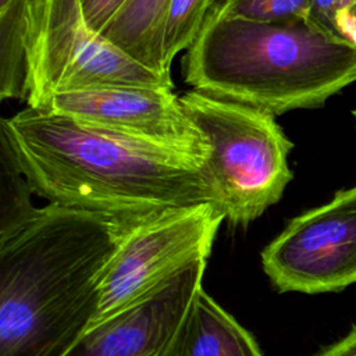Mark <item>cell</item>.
<instances>
[{
  "label": "cell",
  "instance_id": "obj_1",
  "mask_svg": "<svg viewBox=\"0 0 356 356\" xmlns=\"http://www.w3.org/2000/svg\"><path fill=\"white\" fill-rule=\"evenodd\" d=\"M0 129L35 193L49 203L124 220L216 204L207 163L32 107L3 118Z\"/></svg>",
  "mask_w": 356,
  "mask_h": 356
},
{
  "label": "cell",
  "instance_id": "obj_2",
  "mask_svg": "<svg viewBox=\"0 0 356 356\" xmlns=\"http://www.w3.org/2000/svg\"><path fill=\"white\" fill-rule=\"evenodd\" d=\"M142 220L49 203L0 239V356H64L90 328L111 260Z\"/></svg>",
  "mask_w": 356,
  "mask_h": 356
},
{
  "label": "cell",
  "instance_id": "obj_3",
  "mask_svg": "<svg viewBox=\"0 0 356 356\" xmlns=\"http://www.w3.org/2000/svg\"><path fill=\"white\" fill-rule=\"evenodd\" d=\"M188 85L274 117L318 108L356 82V46L337 42L306 19H206L186 49Z\"/></svg>",
  "mask_w": 356,
  "mask_h": 356
},
{
  "label": "cell",
  "instance_id": "obj_4",
  "mask_svg": "<svg viewBox=\"0 0 356 356\" xmlns=\"http://www.w3.org/2000/svg\"><path fill=\"white\" fill-rule=\"evenodd\" d=\"M179 99L210 143L216 206L229 224L248 225L282 197L293 143L270 113L195 89Z\"/></svg>",
  "mask_w": 356,
  "mask_h": 356
},
{
  "label": "cell",
  "instance_id": "obj_5",
  "mask_svg": "<svg viewBox=\"0 0 356 356\" xmlns=\"http://www.w3.org/2000/svg\"><path fill=\"white\" fill-rule=\"evenodd\" d=\"M28 107L64 92L103 86H170L171 75L145 67L93 31L81 0H31Z\"/></svg>",
  "mask_w": 356,
  "mask_h": 356
},
{
  "label": "cell",
  "instance_id": "obj_6",
  "mask_svg": "<svg viewBox=\"0 0 356 356\" xmlns=\"http://www.w3.org/2000/svg\"><path fill=\"white\" fill-rule=\"evenodd\" d=\"M224 220L216 204L202 203L136 222L111 260L90 327L138 302L196 260L209 259Z\"/></svg>",
  "mask_w": 356,
  "mask_h": 356
},
{
  "label": "cell",
  "instance_id": "obj_7",
  "mask_svg": "<svg viewBox=\"0 0 356 356\" xmlns=\"http://www.w3.org/2000/svg\"><path fill=\"white\" fill-rule=\"evenodd\" d=\"M278 292H339L356 282V185L293 217L261 250Z\"/></svg>",
  "mask_w": 356,
  "mask_h": 356
},
{
  "label": "cell",
  "instance_id": "obj_8",
  "mask_svg": "<svg viewBox=\"0 0 356 356\" xmlns=\"http://www.w3.org/2000/svg\"><path fill=\"white\" fill-rule=\"evenodd\" d=\"M143 145L209 163L210 143L170 86H103L57 93L39 108Z\"/></svg>",
  "mask_w": 356,
  "mask_h": 356
},
{
  "label": "cell",
  "instance_id": "obj_9",
  "mask_svg": "<svg viewBox=\"0 0 356 356\" xmlns=\"http://www.w3.org/2000/svg\"><path fill=\"white\" fill-rule=\"evenodd\" d=\"M206 264L196 260L90 327L64 356H182Z\"/></svg>",
  "mask_w": 356,
  "mask_h": 356
},
{
  "label": "cell",
  "instance_id": "obj_10",
  "mask_svg": "<svg viewBox=\"0 0 356 356\" xmlns=\"http://www.w3.org/2000/svg\"><path fill=\"white\" fill-rule=\"evenodd\" d=\"M170 0H128L102 33L145 67L170 75L163 65V31Z\"/></svg>",
  "mask_w": 356,
  "mask_h": 356
},
{
  "label": "cell",
  "instance_id": "obj_11",
  "mask_svg": "<svg viewBox=\"0 0 356 356\" xmlns=\"http://www.w3.org/2000/svg\"><path fill=\"white\" fill-rule=\"evenodd\" d=\"M182 356H263V353L252 332L202 289Z\"/></svg>",
  "mask_w": 356,
  "mask_h": 356
},
{
  "label": "cell",
  "instance_id": "obj_12",
  "mask_svg": "<svg viewBox=\"0 0 356 356\" xmlns=\"http://www.w3.org/2000/svg\"><path fill=\"white\" fill-rule=\"evenodd\" d=\"M31 0H0V99L26 100Z\"/></svg>",
  "mask_w": 356,
  "mask_h": 356
},
{
  "label": "cell",
  "instance_id": "obj_13",
  "mask_svg": "<svg viewBox=\"0 0 356 356\" xmlns=\"http://www.w3.org/2000/svg\"><path fill=\"white\" fill-rule=\"evenodd\" d=\"M33 193L7 136L0 129V239L15 232L36 213L39 207L32 203Z\"/></svg>",
  "mask_w": 356,
  "mask_h": 356
},
{
  "label": "cell",
  "instance_id": "obj_14",
  "mask_svg": "<svg viewBox=\"0 0 356 356\" xmlns=\"http://www.w3.org/2000/svg\"><path fill=\"white\" fill-rule=\"evenodd\" d=\"M211 0H170L163 31V65L170 72L175 56L197 36Z\"/></svg>",
  "mask_w": 356,
  "mask_h": 356
},
{
  "label": "cell",
  "instance_id": "obj_15",
  "mask_svg": "<svg viewBox=\"0 0 356 356\" xmlns=\"http://www.w3.org/2000/svg\"><path fill=\"white\" fill-rule=\"evenodd\" d=\"M310 0H211L206 19L243 18L253 21L306 19Z\"/></svg>",
  "mask_w": 356,
  "mask_h": 356
},
{
  "label": "cell",
  "instance_id": "obj_16",
  "mask_svg": "<svg viewBox=\"0 0 356 356\" xmlns=\"http://www.w3.org/2000/svg\"><path fill=\"white\" fill-rule=\"evenodd\" d=\"M306 21L328 38L356 46V0H310Z\"/></svg>",
  "mask_w": 356,
  "mask_h": 356
},
{
  "label": "cell",
  "instance_id": "obj_17",
  "mask_svg": "<svg viewBox=\"0 0 356 356\" xmlns=\"http://www.w3.org/2000/svg\"><path fill=\"white\" fill-rule=\"evenodd\" d=\"M127 1L128 0H81V4L89 26L103 33Z\"/></svg>",
  "mask_w": 356,
  "mask_h": 356
},
{
  "label": "cell",
  "instance_id": "obj_18",
  "mask_svg": "<svg viewBox=\"0 0 356 356\" xmlns=\"http://www.w3.org/2000/svg\"><path fill=\"white\" fill-rule=\"evenodd\" d=\"M316 356H356V328L342 339L318 352Z\"/></svg>",
  "mask_w": 356,
  "mask_h": 356
},
{
  "label": "cell",
  "instance_id": "obj_19",
  "mask_svg": "<svg viewBox=\"0 0 356 356\" xmlns=\"http://www.w3.org/2000/svg\"><path fill=\"white\" fill-rule=\"evenodd\" d=\"M353 117H355V121H356V110H353Z\"/></svg>",
  "mask_w": 356,
  "mask_h": 356
}]
</instances>
